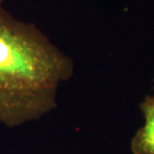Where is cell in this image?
I'll list each match as a JSON object with an SVG mask.
<instances>
[{"mask_svg":"<svg viewBox=\"0 0 154 154\" xmlns=\"http://www.w3.org/2000/svg\"><path fill=\"white\" fill-rule=\"evenodd\" d=\"M144 124L133 137V154H154V94L146 96L140 104Z\"/></svg>","mask_w":154,"mask_h":154,"instance_id":"cell-2","label":"cell"},{"mask_svg":"<svg viewBox=\"0 0 154 154\" xmlns=\"http://www.w3.org/2000/svg\"><path fill=\"white\" fill-rule=\"evenodd\" d=\"M6 0H0V5H4V3L5 2Z\"/></svg>","mask_w":154,"mask_h":154,"instance_id":"cell-3","label":"cell"},{"mask_svg":"<svg viewBox=\"0 0 154 154\" xmlns=\"http://www.w3.org/2000/svg\"><path fill=\"white\" fill-rule=\"evenodd\" d=\"M74 71L71 57L41 29L0 5V123L15 128L48 115Z\"/></svg>","mask_w":154,"mask_h":154,"instance_id":"cell-1","label":"cell"}]
</instances>
